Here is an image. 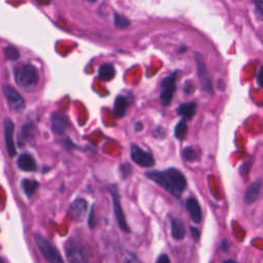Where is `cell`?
I'll return each instance as SVG.
<instances>
[{"label":"cell","mask_w":263,"mask_h":263,"mask_svg":"<svg viewBox=\"0 0 263 263\" xmlns=\"http://www.w3.org/2000/svg\"><path fill=\"white\" fill-rule=\"evenodd\" d=\"M146 177L177 198L182 195L187 184L182 172L174 168L165 171H150L146 173Z\"/></svg>","instance_id":"1"},{"label":"cell","mask_w":263,"mask_h":263,"mask_svg":"<svg viewBox=\"0 0 263 263\" xmlns=\"http://www.w3.org/2000/svg\"><path fill=\"white\" fill-rule=\"evenodd\" d=\"M16 84L22 88L30 89L38 83V72L33 65L24 64L15 71Z\"/></svg>","instance_id":"2"},{"label":"cell","mask_w":263,"mask_h":263,"mask_svg":"<svg viewBox=\"0 0 263 263\" xmlns=\"http://www.w3.org/2000/svg\"><path fill=\"white\" fill-rule=\"evenodd\" d=\"M35 242L40 250L43 257L50 263H65L63 260L60 252L53 245L41 234H35Z\"/></svg>","instance_id":"3"},{"label":"cell","mask_w":263,"mask_h":263,"mask_svg":"<svg viewBox=\"0 0 263 263\" xmlns=\"http://www.w3.org/2000/svg\"><path fill=\"white\" fill-rule=\"evenodd\" d=\"M65 254L69 263H88L84 248L79 243L68 241L65 244Z\"/></svg>","instance_id":"4"},{"label":"cell","mask_w":263,"mask_h":263,"mask_svg":"<svg viewBox=\"0 0 263 263\" xmlns=\"http://www.w3.org/2000/svg\"><path fill=\"white\" fill-rule=\"evenodd\" d=\"M176 90V73L164 78L161 81V93L159 96L160 102L164 106H169L173 100Z\"/></svg>","instance_id":"5"},{"label":"cell","mask_w":263,"mask_h":263,"mask_svg":"<svg viewBox=\"0 0 263 263\" xmlns=\"http://www.w3.org/2000/svg\"><path fill=\"white\" fill-rule=\"evenodd\" d=\"M3 93L10 109L16 112L22 111L25 108V102L22 96L11 86H3Z\"/></svg>","instance_id":"6"},{"label":"cell","mask_w":263,"mask_h":263,"mask_svg":"<svg viewBox=\"0 0 263 263\" xmlns=\"http://www.w3.org/2000/svg\"><path fill=\"white\" fill-rule=\"evenodd\" d=\"M131 158L134 162H136L138 166L144 167V168H149L154 165L153 157L147 151L142 150L137 145H133L131 149Z\"/></svg>","instance_id":"7"},{"label":"cell","mask_w":263,"mask_h":263,"mask_svg":"<svg viewBox=\"0 0 263 263\" xmlns=\"http://www.w3.org/2000/svg\"><path fill=\"white\" fill-rule=\"evenodd\" d=\"M195 61L197 64V76L199 79V83H201V86L205 92L208 93H212V84H211V79L210 76H209V72L207 70L206 64L202 57L199 55H195Z\"/></svg>","instance_id":"8"},{"label":"cell","mask_w":263,"mask_h":263,"mask_svg":"<svg viewBox=\"0 0 263 263\" xmlns=\"http://www.w3.org/2000/svg\"><path fill=\"white\" fill-rule=\"evenodd\" d=\"M4 126V140L6 144L7 152L10 154V157H15L17 154V149L15 146L14 141V132H15V123L10 119V117H5L3 122Z\"/></svg>","instance_id":"9"},{"label":"cell","mask_w":263,"mask_h":263,"mask_svg":"<svg viewBox=\"0 0 263 263\" xmlns=\"http://www.w3.org/2000/svg\"><path fill=\"white\" fill-rule=\"evenodd\" d=\"M112 195V201H113V208H114V213L117 223H119L120 228L124 231V232H130V228L128 226V223L125 221L123 211V207L121 204V199L120 195L117 193V190H112L111 192Z\"/></svg>","instance_id":"10"},{"label":"cell","mask_w":263,"mask_h":263,"mask_svg":"<svg viewBox=\"0 0 263 263\" xmlns=\"http://www.w3.org/2000/svg\"><path fill=\"white\" fill-rule=\"evenodd\" d=\"M52 131L56 135H62L70 125L68 117L62 112H53L51 115Z\"/></svg>","instance_id":"11"},{"label":"cell","mask_w":263,"mask_h":263,"mask_svg":"<svg viewBox=\"0 0 263 263\" xmlns=\"http://www.w3.org/2000/svg\"><path fill=\"white\" fill-rule=\"evenodd\" d=\"M261 189H262V181L257 180L255 182L252 183L246 190L245 193V202H246L248 205H252L255 202H257V199L260 196L261 193Z\"/></svg>","instance_id":"12"},{"label":"cell","mask_w":263,"mask_h":263,"mask_svg":"<svg viewBox=\"0 0 263 263\" xmlns=\"http://www.w3.org/2000/svg\"><path fill=\"white\" fill-rule=\"evenodd\" d=\"M186 209L192 217V219L195 223H199L202 220V209L197 201L193 197H189L186 201Z\"/></svg>","instance_id":"13"},{"label":"cell","mask_w":263,"mask_h":263,"mask_svg":"<svg viewBox=\"0 0 263 263\" xmlns=\"http://www.w3.org/2000/svg\"><path fill=\"white\" fill-rule=\"evenodd\" d=\"M87 202L84 198H77L70 205V212L76 220H80L84 218L87 213Z\"/></svg>","instance_id":"14"},{"label":"cell","mask_w":263,"mask_h":263,"mask_svg":"<svg viewBox=\"0 0 263 263\" xmlns=\"http://www.w3.org/2000/svg\"><path fill=\"white\" fill-rule=\"evenodd\" d=\"M18 167L25 172H34L37 170L35 159L28 153H23L18 158Z\"/></svg>","instance_id":"15"},{"label":"cell","mask_w":263,"mask_h":263,"mask_svg":"<svg viewBox=\"0 0 263 263\" xmlns=\"http://www.w3.org/2000/svg\"><path fill=\"white\" fill-rule=\"evenodd\" d=\"M129 106V100L126 97L123 96H119L116 97L115 102H114V115L117 119H122L125 115L126 109H128Z\"/></svg>","instance_id":"16"},{"label":"cell","mask_w":263,"mask_h":263,"mask_svg":"<svg viewBox=\"0 0 263 263\" xmlns=\"http://www.w3.org/2000/svg\"><path fill=\"white\" fill-rule=\"evenodd\" d=\"M177 112L179 115L183 117V121L192 120L196 112V104L194 102L181 104L178 107Z\"/></svg>","instance_id":"17"},{"label":"cell","mask_w":263,"mask_h":263,"mask_svg":"<svg viewBox=\"0 0 263 263\" xmlns=\"http://www.w3.org/2000/svg\"><path fill=\"white\" fill-rule=\"evenodd\" d=\"M171 232L172 237H173L177 241L183 240L185 237V226L184 223L180 219H173L171 221Z\"/></svg>","instance_id":"18"},{"label":"cell","mask_w":263,"mask_h":263,"mask_svg":"<svg viewBox=\"0 0 263 263\" xmlns=\"http://www.w3.org/2000/svg\"><path fill=\"white\" fill-rule=\"evenodd\" d=\"M98 76L99 78L103 79L104 81H109L114 78L115 76V68L112 64H103L101 67L99 68L98 71Z\"/></svg>","instance_id":"19"},{"label":"cell","mask_w":263,"mask_h":263,"mask_svg":"<svg viewBox=\"0 0 263 263\" xmlns=\"http://www.w3.org/2000/svg\"><path fill=\"white\" fill-rule=\"evenodd\" d=\"M38 187H39V183L35 180L24 179L22 182V188L24 190L25 194L28 197H31L35 193V192L37 190Z\"/></svg>","instance_id":"20"},{"label":"cell","mask_w":263,"mask_h":263,"mask_svg":"<svg viewBox=\"0 0 263 263\" xmlns=\"http://www.w3.org/2000/svg\"><path fill=\"white\" fill-rule=\"evenodd\" d=\"M188 126L185 121H180L177 125L175 126V137L179 140H183L187 135Z\"/></svg>","instance_id":"21"},{"label":"cell","mask_w":263,"mask_h":263,"mask_svg":"<svg viewBox=\"0 0 263 263\" xmlns=\"http://www.w3.org/2000/svg\"><path fill=\"white\" fill-rule=\"evenodd\" d=\"M130 24H131V22L128 18H125V17L119 15V14L114 15V25H115L116 28L125 29V28H128Z\"/></svg>","instance_id":"22"},{"label":"cell","mask_w":263,"mask_h":263,"mask_svg":"<svg viewBox=\"0 0 263 263\" xmlns=\"http://www.w3.org/2000/svg\"><path fill=\"white\" fill-rule=\"evenodd\" d=\"M4 55L10 61H17L20 58V53L15 47H6L4 49Z\"/></svg>","instance_id":"23"},{"label":"cell","mask_w":263,"mask_h":263,"mask_svg":"<svg viewBox=\"0 0 263 263\" xmlns=\"http://www.w3.org/2000/svg\"><path fill=\"white\" fill-rule=\"evenodd\" d=\"M182 156H183V158L187 161H193L197 158L196 151L192 147L184 148L182 151Z\"/></svg>","instance_id":"24"},{"label":"cell","mask_w":263,"mask_h":263,"mask_svg":"<svg viewBox=\"0 0 263 263\" xmlns=\"http://www.w3.org/2000/svg\"><path fill=\"white\" fill-rule=\"evenodd\" d=\"M31 128H33V125L31 123H28V124H26V125L23 126V130H22V132L20 134V140L25 141V140H27L29 138L30 134L32 133Z\"/></svg>","instance_id":"25"},{"label":"cell","mask_w":263,"mask_h":263,"mask_svg":"<svg viewBox=\"0 0 263 263\" xmlns=\"http://www.w3.org/2000/svg\"><path fill=\"white\" fill-rule=\"evenodd\" d=\"M251 167H252V160L248 161V162H245V164L242 165L241 168H240V173H241V175H243V176L248 175Z\"/></svg>","instance_id":"26"},{"label":"cell","mask_w":263,"mask_h":263,"mask_svg":"<svg viewBox=\"0 0 263 263\" xmlns=\"http://www.w3.org/2000/svg\"><path fill=\"white\" fill-rule=\"evenodd\" d=\"M88 225L89 228H94L96 222H95V213H94V208H92V210H90V213L88 215Z\"/></svg>","instance_id":"27"},{"label":"cell","mask_w":263,"mask_h":263,"mask_svg":"<svg viewBox=\"0 0 263 263\" xmlns=\"http://www.w3.org/2000/svg\"><path fill=\"white\" fill-rule=\"evenodd\" d=\"M254 5H255L257 13L263 18V0H258V1H255L254 2Z\"/></svg>","instance_id":"28"},{"label":"cell","mask_w":263,"mask_h":263,"mask_svg":"<svg viewBox=\"0 0 263 263\" xmlns=\"http://www.w3.org/2000/svg\"><path fill=\"white\" fill-rule=\"evenodd\" d=\"M190 229H192V234H193V240L197 242L199 238H201V231H199V229H197L196 228H192Z\"/></svg>","instance_id":"29"},{"label":"cell","mask_w":263,"mask_h":263,"mask_svg":"<svg viewBox=\"0 0 263 263\" xmlns=\"http://www.w3.org/2000/svg\"><path fill=\"white\" fill-rule=\"evenodd\" d=\"M128 170L131 171V166H130L129 164H123V165H122V167H121V172H122V174H123V176L129 175V174H130V172H128Z\"/></svg>","instance_id":"30"},{"label":"cell","mask_w":263,"mask_h":263,"mask_svg":"<svg viewBox=\"0 0 263 263\" xmlns=\"http://www.w3.org/2000/svg\"><path fill=\"white\" fill-rule=\"evenodd\" d=\"M157 263H170V258L166 254H162L157 260Z\"/></svg>","instance_id":"31"},{"label":"cell","mask_w":263,"mask_h":263,"mask_svg":"<svg viewBox=\"0 0 263 263\" xmlns=\"http://www.w3.org/2000/svg\"><path fill=\"white\" fill-rule=\"evenodd\" d=\"M257 81H258V85L263 88V66L260 68V71L258 73V76H257Z\"/></svg>","instance_id":"32"},{"label":"cell","mask_w":263,"mask_h":263,"mask_svg":"<svg viewBox=\"0 0 263 263\" xmlns=\"http://www.w3.org/2000/svg\"><path fill=\"white\" fill-rule=\"evenodd\" d=\"M143 129V124L139 122V123H136L135 124V130L136 131H137V132H139V131H141Z\"/></svg>","instance_id":"33"},{"label":"cell","mask_w":263,"mask_h":263,"mask_svg":"<svg viewBox=\"0 0 263 263\" xmlns=\"http://www.w3.org/2000/svg\"><path fill=\"white\" fill-rule=\"evenodd\" d=\"M223 263H237V262L233 261V260H231V259H229V260H226V261H224Z\"/></svg>","instance_id":"34"},{"label":"cell","mask_w":263,"mask_h":263,"mask_svg":"<svg viewBox=\"0 0 263 263\" xmlns=\"http://www.w3.org/2000/svg\"><path fill=\"white\" fill-rule=\"evenodd\" d=\"M0 263H4V261H3V259L1 257H0Z\"/></svg>","instance_id":"35"}]
</instances>
